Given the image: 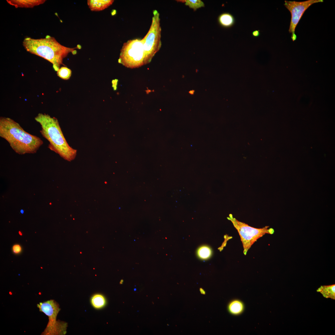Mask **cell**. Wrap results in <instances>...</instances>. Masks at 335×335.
Returning a JSON list of instances; mask_svg holds the SVG:
<instances>
[{
  "mask_svg": "<svg viewBox=\"0 0 335 335\" xmlns=\"http://www.w3.org/2000/svg\"><path fill=\"white\" fill-rule=\"evenodd\" d=\"M0 136L20 155L35 154L43 143L40 138L27 132L19 123L7 117L0 118Z\"/></svg>",
  "mask_w": 335,
  "mask_h": 335,
  "instance_id": "obj_1",
  "label": "cell"
},
{
  "mask_svg": "<svg viewBox=\"0 0 335 335\" xmlns=\"http://www.w3.org/2000/svg\"><path fill=\"white\" fill-rule=\"evenodd\" d=\"M23 44L27 51L42 57L51 63L53 69L57 71L60 65H63L64 58L70 52L75 54L77 51L75 49L81 48L79 45L74 48L65 47L60 44L54 38L48 35L44 38L39 39L25 38Z\"/></svg>",
  "mask_w": 335,
  "mask_h": 335,
  "instance_id": "obj_2",
  "label": "cell"
},
{
  "mask_svg": "<svg viewBox=\"0 0 335 335\" xmlns=\"http://www.w3.org/2000/svg\"><path fill=\"white\" fill-rule=\"evenodd\" d=\"M35 119L40 125L41 134L49 142L48 148L66 160H74L77 150L67 143L57 119L48 114L39 113Z\"/></svg>",
  "mask_w": 335,
  "mask_h": 335,
  "instance_id": "obj_3",
  "label": "cell"
},
{
  "mask_svg": "<svg viewBox=\"0 0 335 335\" xmlns=\"http://www.w3.org/2000/svg\"><path fill=\"white\" fill-rule=\"evenodd\" d=\"M118 62L132 69L145 65V55L142 40L135 39L124 43L120 50Z\"/></svg>",
  "mask_w": 335,
  "mask_h": 335,
  "instance_id": "obj_4",
  "label": "cell"
},
{
  "mask_svg": "<svg viewBox=\"0 0 335 335\" xmlns=\"http://www.w3.org/2000/svg\"><path fill=\"white\" fill-rule=\"evenodd\" d=\"M152 23L150 29L142 40L146 64L149 63L161 46V29L159 14L156 10L153 11Z\"/></svg>",
  "mask_w": 335,
  "mask_h": 335,
  "instance_id": "obj_5",
  "label": "cell"
},
{
  "mask_svg": "<svg viewBox=\"0 0 335 335\" xmlns=\"http://www.w3.org/2000/svg\"><path fill=\"white\" fill-rule=\"evenodd\" d=\"M228 219L232 222L240 236L243 248V253L246 255L252 245L258 239L266 234H272L274 232L272 228L268 229V226L262 228L252 227L243 222L238 221L230 214Z\"/></svg>",
  "mask_w": 335,
  "mask_h": 335,
  "instance_id": "obj_6",
  "label": "cell"
},
{
  "mask_svg": "<svg viewBox=\"0 0 335 335\" xmlns=\"http://www.w3.org/2000/svg\"><path fill=\"white\" fill-rule=\"evenodd\" d=\"M323 0H308L302 2L285 1L284 5L291 14V20L289 32L291 33V38L294 41L297 37L295 29L305 11L314 3L323 2Z\"/></svg>",
  "mask_w": 335,
  "mask_h": 335,
  "instance_id": "obj_7",
  "label": "cell"
},
{
  "mask_svg": "<svg viewBox=\"0 0 335 335\" xmlns=\"http://www.w3.org/2000/svg\"><path fill=\"white\" fill-rule=\"evenodd\" d=\"M39 311L48 317V321L56 320V317L60 309L59 304L55 300H50L40 302L37 305Z\"/></svg>",
  "mask_w": 335,
  "mask_h": 335,
  "instance_id": "obj_8",
  "label": "cell"
},
{
  "mask_svg": "<svg viewBox=\"0 0 335 335\" xmlns=\"http://www.w3.org/2000/svg\"><path fill=\"white\" fill-rule=\"evenodd\" d=\"M67 324L59 320L49 321L47 327L41 335H63L66 333Z\"/></svg>",
  "mask_w": 335,
  "mask_h": 335,
  "instance_id": "obj_9",
  "label": "cell"
},
{
  "mask_svg": "<svg viewBox=\"0 0 335 335\" xmlns=\"http://www.w3.org/2000/svg\"><path fill=\"white\" fill-rule=\"evenodd\" d=\"M10 5L16 8H32L44 3L45 0H7Z\"/></svg>",
  "mask_w": 335,
  "mask_h": 335,
  "instance_id": "obj_10",
  "label": "cell"
},
{
  "mask_svg": "<svg viewBox=\"0 0 335 335\" xmlns=\"http://www.w3.org/2000/svg\"><path fill=\"white\" fill-rule=\"evenodd\" d=\"M114 2L113 0H88L87 4L92 11H100L107 8Z\"/></svg>",
  "mask_w": 335,
  "mask_h": 335,
  "instance_id": "obj_11",
  "label": "cell"
},
{
  "mask_svg": "<svg viewBox=\"0 0 335 335\" xmlns=\"http://www.w3.org/2000/svg\"><path fill=\"white\" fill-rule=\"evenodd\" d=\"M244 309V306L243 303L238 299L232 301L229 303L228 306V309L230 313L234 315L242 314Z\"/></svg>",
  "mask_w": 335,
  "mask_h": 335,
  "instance_id": "obj_12",
  "label": "cell"
},
{
  "mask_svg": "<svg viewBox=\"0 0 335 335\" xmlns=\"http://www.w3.org/2000/svg\"><path fill=\"white\" fill-rule=\"evenodd\" d=\"M220 25L225 28L232 26L234 24L235 20L234 16L229 13H224L220 14L218 18Z\"/></svg>",
  "mask_w": 335,
  "mask_h": 335,
  "instance_id": "obj_13",
  "label": "cell"
},
{
  "mask_svg": "<svg viewBox=\"0 0 335 335\" xmlns=\"http://www.w3.org/2000/svg\"><path fill=\"white\" fill-rule=\"evenodd\" d=\"M316 291L319 292L323 296L327 298L335 299V284L320 286Z\"/></svg>",
  "mask_w": 335,
  "mask_h": 335,
  "instance_id": "obj_14",
  "label": "cell"
},
{
  "mask_svg": "<svg viewBox=\"0 0 335 335\" xmlns=\"http://www.w3.org/2000/svg\"><path fill=\"white\" fill-rule=\"evenodd\" d=\"M91 303L92 306L96 309H100L105 305L106 301L102 294H96L93 295L91 299Z\"/></svg>",
  "mask_w": 335,
  "mask_h": 335,
  "instance_id": "obj_15",
  "label": "cell"
},
{
  "mask_svg": "<svg viewBox=\"0 0 335 335\" xmlns=\"http://www.w3.org/2000/svg\"><path fill=\"white\" fill-rule=\"evenodd\" d=\"M212 254V251L211 248L206 245L200 246L197 251V254L199 258L203 260L209 259Z\"/></svg>",
  "mask_w": 335,
  "mask_h": 335,
  "instance_id": "obj_16",
  "label": "cell"
},
{
  "mask_svg": "<svg viewBox=\"0 0 335 335\" xmlns=\"http://www.w3.org/2000/svg\"><path fill=\"white\" fill-rule=\"evenodd\" d=\"M177 1L185 3V5L193 9L194 11L204 6L203 2L200 0H183Z\"/></svg>",
  "mask_w": 335,
  "mask_h": 335,
  "instance_id": "obj_17",
  "label": "cell"
},
{
  "mask_svg": "<svg viewBox=\"0 0 335 335\" xmlns=\"http://www.w3.org/2000/svg\"><path fill=\"white\" fill-rule=\"evenodd\" d=\"M57 75L61 78L67 80L71 76V71L66 67L62 66L57 71Z\"/></svg>",
  "mask_w": 335,
  "mask_h": 335,
  "instance_id": "obj_18",
  "label": "cell"
},
{
  "mask_svg": "<svg viewBox=\"0 0 335 335\" xmlns=\"http://www.w3.org/2000/svg\"><path fill=\"white\" fill-rule=\"evenodd\" d=\"M12 250L15 253H19L21 252V247L19 244H15L12 247Z\"/></svg>",
  "mask_w": 335,
  "mask_h": 335,
  "instance_id": "obj_19",
  "label": "cell"
},
{
  "mask_svg": "<svg viewBox=\"0 0 335 335\" xmlns=\"http://www.w3.org/2000/svg\"><path fill=\"white\" fill-rule=\"evenodd\" d=\"M260 35V32L258 30H255L253 31L252 32V35L254 37H258Z\"/></svg>",
  "mask_w": 335,
  "mask_h": 335,
  "instance_id": "obj_20",
  "label": "cell"
},
{
  "mask_svg": "<svg viewBox=\"0 0 335 335\" xmlns=\"http://www.w3.org/2000/svg\"><path fill=\"white\" fill-rule=\"evenodd\" d=\"M200 293L202 294H205V292L204 290L202 288H200L199 289Z\"/></svg>",
  "mask_w": 335,
  "mask_h": 335,
  "instance_id": "obj_21",
  "label": "cell"
},
{
  "mask_svg": "<svg viewBox=\"0 0 335 335\" xmlns=\"http://www.w3.org/2000/svg\"><path fill=\"white\" fill-rule=\"evenodd\" d=\"M20 212L22 214H23L24 213V210L23 209H21L20 211Z\"/></svg>",
  "mask_w": 335,
  "mask_h": 335,
  "instance_id": "obj_22",
  "label": "cell"
},
{
  "mask_svg": "<svg viewBox=\"0 0 335 335\" xmlns=\"http://www.w3.org/2000/svg\"><path fill=\"white\" fill-rule=\"evenodd\" d=\"M19 234H20V235H22V233L21 232H20V231H19Z\"/></svg>",
  "mask_w": 335,
  "mask_h": 335,
  "instance_id": "obj_23",
  "label": "cell"
},
{
  "mask_svg": "<svg viewBox=\"0 0 335 335\" xmlns=\"http://www.w3.org/2000/svg\"><path fill=\"white\" fill-rule=\"evenodd\" d=\"M123 282V280H121L120 282V283L121 284H122Z\"/></svg>",
  "mask_w": 335,
  "mask_h": 335,
  "instance_id": "obj_24",
  "label": "cell"
}]
</instances>
